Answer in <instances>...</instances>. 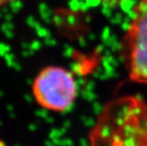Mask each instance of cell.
<instances>
[{"label": "cell", "instance_id": "obj_1", "mask_svg": "<svg viewBox=\"0 0 147 146\" xmlns=\"http://www.w3.org/2000/svg\"><path fill=\"white\" fill-rule=\"evenodd\" d=\"M77 83L73 75L61 66L49 65L35 76L32 92L42 108L63 113L68 110L77 97Z\"/></svg>", "mask_w": 147, "mask_h": 146}, {"label": "cell", "instance_id": "obj_2", "mask_svg": "<svg viewBox=\"0 0 147 146\" xmlns=\"http://www.w3.org/2000/svg\"><path fill=\"white\" fill-rule=\"evenodd\" d=\"M136 17L128 33L130 77L147 84V0L135 9Z\"/></svg>", "mask_w": 147, "mask_h": 146}, {"label": "cell", "instance_id": "obj_3", "mask_svg": "<svg viewBox=\"0 0 147 146\" xmlns=\"http://www.w3.org/2000/svg\"><path fill=\"white\" fill-rule=\"evenodd\" d=\"M11 0H0V8H2L3 6L6 5L7 4H9Z\"/></svg>", "mask_w": 147, "mask_h": 146}, {"label": "cell", "instance_id": "obj_4", "mask_svg": "<svg viewBox=\"0 0 147 146\" xmlns=\"http://www.w3.org/2000/svg\"><path fill=\"white\" fill-rule=\"evenodd\" d=\"M141 1H146V0H141Z\"/></svg>", "mask_w": 147, "mask_h": 146}]
</instances>
